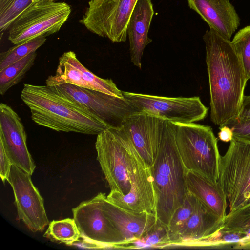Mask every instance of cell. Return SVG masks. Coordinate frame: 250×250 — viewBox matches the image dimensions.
Returning a JSON list of instances; mask_svg holds the SVG:
<instances>
[{
	"label": "cell",
	"instance_id": "cell-1",
	"mask_svg": "<svg viewBox=\"0 0 250 250\" xmlns=\"http://www.w3.org/2000/svg\"><path fill=\"white\" fill-rule=\"evenodd\" d=\"M208 76L210 120L224 125L238 116L248 80L230 40L210 28L203 37Z\"/></svg>",
	"mask_w": 250,
	"mask_h": 250
},
{
	"label": "cell",
	"instance_id": "cell-2",
	"mask_svg": "<svg viewBox=\"0 0 250 250\" xmlns=\"http://www.w3.org/2000/svg\"><path fill=\"white\" fill-rule=\"evenodd\" d=\"M21 98L36 124L55 131L98 135L109 128L88 111L58 94L51 86L25 83Z\"/></svg>",
	"mask_w": 250,
	"mask_h": 250
},
{
	"label": "cell",
	"instance_id": "cell-3",
	"mask_svg": "<svg viewBox=\"0 0 250 250\" xmlns=\"http://www.w3.org/2000/svg\"><path fill=\"white\" fill-rule=\"evenodd\" d=\"M156 193V218L167 227L188 193V170L176 146L174 123L165 120L160 146L151 166Z\"/></svg>",
	"mask_w": 250,
	"mask_h": 250
},
{
	"label": "cell",
	"instance_id": "cell-4",
	"mask_svg": "<svg viewBox=\"0 0 250 250\" xmlns=\"http://www.w3.org/2000/svg\"><path fill=\"white\" fill-rule=\"evenodd\" d=\"M95 148L111 191L126 194L132 180L151 167L118 129L109 128L97 135Z\"/></svg>",
	"mask_w": 250,
	"mask_h": 250
},
{
	"label": "cell",
	"instance_id": "cell-5",
	"mask_svg": "<svg viewBox=\"0 0 250 250\" xmlns=\"http://www.w3.org/2000/svg\"><path fill=\"white\" fill-rule=\"evenodd\" d=\"M174 124L176 146L187 170L217 183L221 156L212 128L194 123Z\"/></svg>",
	"mask_w": 250,
	"mask_h": 250
},
{
	"label": "cell",
	"instance_id": "cell-6",
	"mask_svg": "<svg viewBox=\"0 0 250 250\" xmlns=\"http://www.w3.org/2000/svg\"><path fill=\"white\" fill-rule=\"evenodd\" d=\"M71 12L70 6L64 2L33 0L12 22L8 29V39L16 45L56 33Z\"/></svg>",
	"mask_w": 250,
	"mask_h": 250
},
{
	"label": "cell",
	"instance_id": "cell-7",
	"mask_svg": "<svg viewBox=\"0 0 250 250\" xmlns=\"http://www.w3.org/2000/svg\"><path fill=\"white\" fill-rule=\"evenodd\" d=\"M218 183L229 212L250 204V142L233 138L221 156Z\"/></svg>",
	"mask_w": 250,
	"mask_h": 250
},
{
	"label": "cell",
	"instance_id": "cell-8",
	"mask_svg": "<svg viewBox=\"0 0 250 250\" xmlns=\"http://www.w3.org/2000/svg\"><path fill=\"white\" fill-rule=\"evenodd\" d=\"M51 86L58 94L88 111L108 128H120L127 117L137 112L124 97L119 98L67 83Z\"/></svg>",
	"mask_w": 250,
	"mask_h": 250
},
{
	"label": "cell",
	"instance_id": "cell-9",
	"mask_svg": "<svg viewBox=\"0 0 250 250\" xmlns=\"http://www.w3.org/2000/svg\"><path fill=\"white\" fill-rule=\"evenodd\" d=\"M138 0H91L80 23L112 42H125L130 17Z\"/></svg>",
	"mask_w": 250,
	"mask_h": 250
},
{
	"label": "cell",
	"instance_id": "cell-10",
	"mask_svg": "<svg viewBox=\"0 0 250 250\" xmlns=\"http://www.w3.org/2000/svg\"><path fill=\"white\" fill-rule=\"evenodd\" d=\"M137 112H143L176 123H192L203 120L208 108L199 97H168L123 92Z\"/></svg>",
	"mask_w": 250,
	"mask_h": 250
},
{
	"label": "cell",
	"instance_id": "cell-11",
	"mask_svg": "<svg viewBox=\"0 0 250 250\" xmlns=\"http://www.w3.org/2000/svg\"><path fill=\"white\" fill-rule=\"evenodd\" d=\"M83 246L90 249L122 248L125 241L104 214L101 192L72 209Z\"/></svg>",
	"mask_w": 250,
	"mask_h": 250
},
{
	"label": "cell",
	"instance_id": "cell-12",
	"mask_svg": "<svg viewBox=\"0 0 250 250\" xmlns=\"http://www.w3.org/2000/svg\"><path fill=\"white\" fill-rule=\"evenodd\" d=\"M30 174L12 165L7 179L14 195L18 216L33 232L41 231L49 221L43 199L33 185Z\"/></svg>",
	"mask_w": 250,
	"mask_h": 250
},
{
	"label": "cell",
	"instance_id": "cell-13",
	"mask_svg": "<svg viewBox=\"0 0 250 250\" xmlns=\"http://www.w3.org/2000/svg\"><path fill=\"white\" fill-rule=\"evenodd\" d=\"M70 84L93 89L119 98L123 92L111 79L101 78L85 67L72 51L64 52L59 58L56 73L46 80L47 85Z\"/></svg>",
	"mask_w": 250,
	"mask_h": 250
},
{
	"label": "cell",
	"instance_id": "cell-14",
	"mask_svg": "<svg viewBox=\"0 0 250 250\" xmlns=\"http://www.w3.org/2000/svg\"><path fill=\"white\" fill-rule=\"evenodd\" d=\"M165 121L143 112H136L117 128L132 143L145 162L150 167L161 142Z\"/></svg>",
	"mask_w": 250,
	"mask_h": 250
},
{
	"label": "cell",
	"instance_id": "cell-15",
	"mask_svg": "<svg viewBox=\"0 0 250 250\" xmlns=\"http://www.w3.org/2000/svg\"><path fill=\"white\" fill-rule=\"evenodd\" d=\"M0 142L15 165L32 175L36 166L30 154L22 122L8 105L0 104Z\"/></svg>",
	"mask_w": 250,
	"mask_h": 250
},
{
	"label": "cell",
	"instance_id": "cell-16",
	"mask_svg": "<svg viewBox=\"0 0 250 250\" xmlns=\"http://www.w3.org/2000/svg\"><path fill=\"white\" fill-rule=\"evenodd\" d=\"M101 205L105 215L118 230L125 241L122 248L140 239L151 229L158 221L152 213H139L124 210L109 201L101 192Z\"/></svg>",
	"mask_w": 250,
	"mask_h": 250
},
{
	"label": "cell",
	"instance_id": "cell-17",
	"mask_svg": "<svg viewBox=\"0 0 250 250\" xmlns=\"http://www.w3.org/2000/svg\"><path fill=\"white\" fill-rule=\"evenodd\" d=\"M188 7L224 38L230 40L240 25V19L229 0H186Z\"/></svg>",
	"mask_w": 250,
	"mask_h": 250
},
{
	"label": "cell",
	"instance_id": "cell-18",
	"mask_svg": "<svg viewBox=\"0 0 250 250\" xmlns=\"http://www.w3.org/2000/svg\"><path fill=\"white\" fill-rule=\"evenodd\" d=\"M106 198L124 210L136 213L147 211L156 215V197L151 167L133 179L128 193L110 191Z\"/></svg>",
	"mask_w": 250,
	"mask_h": 250
},
{
	"label": "cell",
	"instance_id": "cell-19",
	"mask_svg": "<svg viewBox=\"0 0 250 250\" xmlns=\"http://www.w3.org/2000/svg\"><path fill=\"white\" fill-rule=\"evenodd\" d=\"M154 14L151 0H138L128 23L130 59L139 69L144 49L152 42L148 34Z\"/></svg>",
	"mask_w": 250,
	"mask_h": 250
},
{
	"label": "cell",
	"instance_id": "cell-20",
	"mask_svg": "<svg viewBox=\"0 0 250 250\" xmlns=\"http://www.w3.org/2000/svg\"><path fill=\"white\" fill-rule=\"evenodd\" d=\"M221 220L194 197L193 211L173 246L186 247L217 233L223 227Z\"/></svg>",
	"mask_w": 250,
	"mask_h": 250
},
{
	"label": "cell",
	"instance_id": "cell-21",
	"mask_svg": "<svg viewBox=\"0 0 250 250\" xmlns=\"http://www.w3.org/2000/svg\"><path fill=\"white\" fill-rule=\"evenodd\" d=\"M187 188L191 194L221 220L226 216L227 198L218 182L210 181L192 171L187 174Z\"/></svg>",
	"mask_w": 250,
	"mask_h": 250
},
{
	"label": "cell",
	"instance_id": "cell-22",
	"mask_svg": "<svg viewBox=\"0 0 250 250\" xmlns=\"http://www.w3.org/2000/svg\"><path fill=\"white\" fill-rule=\"evenodd\" d=\"M36 52L0 70V94L3 95L11 87L18 84L34 63Z\"/></svg>",
	"mask_w": 250,
	"mask_h": 250
},
{
	"label": "cell",
	"instance_id": "cell-23",
	"mask_svg": "<svg viewBox=\"0 0 250 250\" xmlns=\"http://www.w3.org/2000/svg\"><path fill=\"white\" fill-rule=\"evenodd\" d=\"M43 237L52 241L72 245L81 238L75 220L71 218L51 221Z\"/></svg>",
	"mask_w": 250,
	"mask_h": 250
},
{
	"label": "cell",
	"instance_id": "cell-24",
	"mask_svg": "<svg viewBox=\"0 0 250 250\" xmlns=\"http://www.w3.org/2000/svg\"><path fill=\"white\" fill-rule=\"evenodd\" d=\"M250 242L245 234L221 228L217 233L207 238L190 243L186 247L224 248L238 249L241 245Z\"/></svg>",
	"mask_w": 250,
	"mask_h": 250
},
{
	"label": "cell",
	"instance_id": "cell-25",
	"mask_svg": "<svg viewBox=\"0 0 250 250\" xmlns=\"http://www.w3.org/2000/svg\"><path fill=\"white\" fill-rule=\"evenodd\" d=\"M194 203V196L188 192L184 203L173 214L167 226L168 235L170 240L168 246L173 245L185 227L193 213Z\"/></svg>",
	"mask_w": 250,
	"mask_h": 250
},
{
	"label": "cell",
	"instance_id": "cell-26",
	"mask_svg": "<svg viewBox=\"0 0 250 250\" xmlns=\"http://www.w3.org/2000/svg\"><path fill=\"white\" fill-rule=\"evenodd\" d=\"M46 37H39L26 42L16 44L0 54V70L25 58L36 51L46 42Z\"/></svg>",
	"mask_w": 250,
	"mask_h": 250
},
{
	"label": "cell",
	"instance_id": "cell-27",
	"mask_svg": "<svg viewBox=\"0 0 250 250\" xmlns=\"http://www.w3.org/2000/svg\"><path fill=\"white\" fill-rule=\"evenodd\" d=\"M222 228L250 238V204L229 212L223 220Z\"/></svg>",
	"mask_w": 250,
	"mask_h": 250
},
{
	"label": "cell",
	"instance_id": "cell-28",
	"mask_svg": "<svg viewBox=\"0 0 250 250\" xmlns=\"http://www.w3.org/2000/svg\"><path fill=\"white\" fill-rule=\"evenodd\" d=\"M169 242L167 227L158 221L156 225L140 239L125 245L124 248L146 247L162 248L168 246Z\"/></svg>",
	"mask_w": 250,
	"mask_h": 250
},
{
	"label": "cell",
	"instance_id": "cell-29",
	"mask_svg": "<svg viewBox=\"0 0 250 250\" xmlns=\"http://www.w3.org/2000/svg\"><path fill=\"white\" fill-rule=\"evenodd\" d=\"M247 79L250 80V25L239 30L231 41Z\"/></svg>",
	"mask_w": 250,
	"mask_h": 250
},
{
	"label": "cell",
	"instance_id": "cell-30",
	"mask_svg": "<svg viewBox=\"0 0 250 250\" xmlns=\"http://www.w3.org/2000/svg\"><path fill=\"white\" fill-rule=\"evenodd\" d=\"M33 0H0V30L9 28L15 19Z\"/></svg>",
	"mask_w": 250,
	"mask_h": 250
},
{
	"label": "cell",
	"instance_id": "cell-31",
	"mask_svg": "<svg viewBox=\"0 0 250 250\" xmlns=\"http://www.w3.org/2000/svg\"><path fill=\"white\" fill-rule=\"evenodd\" d=\"M224 125L231 129L233 138L250 142V119L239 120L234 119Z\"/></svg>",
	"mask_w": 250,
	"mask_h": 250
},
{
	"label": "cell",
	"instance_id": "cell-32",
	"mask_svg": "<svg viewBox=\"0 0 250 250\" xmlns=\"http://www.w3.org/2000/svg\"><path fill=\"white\" fill-rule=\"evenodd\" d=\"M12 165L2 144L0 142V175L3 183L9 176Z\"/></svg>",
	"mask_w": 250,
	"mask_h": 250
},
{
	"label": "cell",
	"instance_id": "cell-33",
	"mask_svg": "<svg viewBox=\"0 0 250 250\" xmlns=\"http://www.w3.org/2000/svg\"><path fill=\"white\" fill-rule=\"evenodd\" d=\"M235 119L239 120L250 119V95L244 96L239 114Z\"/></svg>",
	"mask_w": 250,
	"mask_h": 250
},
{
	"label": "cell",
	"instance_id": "cell-34",
	"mask_svg": "<svg viewBox=\"0 0 250 250\" xmlns=\"http://www.w3.org/2000/svg\"><path fill=\"white\" fill-rule=\"evenodd\" d=\"M219 139L224 142H231L233 138V133L230 128L226 125L219 126Z\"/></svg>",
	"mask_w": 250,
	"mask_h": 250
},
{
	"label": "cell",
	"instance_id": "cell-35",
	"mask_svg": "<svg viewBox=\"0 0 250 250\" xmlns=\"http://www.w3.org/2000/svg\"><path fill=\"white\" fill-rule=\"evenodd\" d=\"M238 249H250V242L240 246Z\"/></svg>",
	"mask_w": 250,
	"mask_h": 250
},
{
	"label": "cell",
	"instance_id": "cell-36",
	"mask_svg": "<svg viewBox=\"0 0 250 250\" xmlns=\"http://www.w3.org/2000/svg\"><path fill=\"white\" fill-rule=\"evenodd\" d=\"M53 0L55 1H58L60 0Z\"/></svg>",
	"mask_w": 250,
	"mask_h": 250
}]
</instances>
